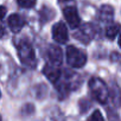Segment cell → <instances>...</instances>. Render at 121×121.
<instances>
[{"mask_svg":"<svg viewBox=\"0 0 121 121\" xmlns=\"http://www.w3.org/2000/svg\"><path fill=\"white\" fill-rule=\"evenodd\" d=\"M17 50H18L19 59L24 65L30 67V68L36 65L37 59H36L35 50L27 40H20L17 45Z\"/></svg>","mask_w":121,"mask_h":121,"instance_id":"obj_1","label":"cell"},{"mask_svg":"<svg viewBox=\"0 0 121 121\" xmlns=\"http://www.w3.org/2000/svg\"><path fill=\"white\" fill-rule=\"evenodd\" d=\"M89 89H90V93H91L93 97L97 102H100V103H106L107 102L109 93H108V88H107L106 83L101 78H99V77L90 78Z\"/></svg>","mask_w":121,"mask_h":121,"instance_id":"obj_2","label":"cell"},{"mask_svg":"<svg viewBox=\"0 0 121 121\" xmlns=\"http://www.w3.org/2000/svg\"><path fill=\"white\" fill-rule=\"evenodd\" d=\"M67 62L73 68H82L87 63V55L74 45L67 48Z\"/></svg>","mask_w":121,"mask_h":121,"instance_id":"obj_3","label":"cell"},{"mask_svg":"<svg viewBox=\"0 0 121 121\" xmlns=\"http://www.w3.org/2000/svg\"><path fill=\"white\" fill-rule=\"evenodd\" d=\"M52 38L59 44H64L68 42L69 35H68V29L64 23L58 22L52 26Z\"/></svg>","mask_w":121,"mask_h":121,"instance_id":"obj_4","label":"cell"},{"mask_svg":"<svg viewBox=\"0 0 121 121\" xmlns=\"http://www.w3.org/2000/svg\"><path fill=\"white\" fill-rule=\"evenodd\" d=\"M63 14L65 17V20L68 22V24L70 25V27L73 29H77L80 26V16H78V12L77 10L74 7V6H67L64 7L63 10Z\"/></svg>","mask_w":121,"mask_h":121,"instance_id":"obj_5","label":"cell"},{"mask_svg":"<svg viewBox=\"0 0 121 121\" xmlns=\"http://www.w3.org/2000/svg\"><path fill=\"white\" fill-rule=\"evenodd\" d=\"M75 36H76V38L80 39L81 42L88 43V42H90V40L94 38V36H95V29H94V26H91L90 24H86V25H83V26L77 31V33H76Z\"/></svg>","mask_w":121,"mask_h":121,"instance_id":"obj_6","label":"cell"},{"mask_svg":"<svg viewBox=\"0 0 121 121\" xmlns=\"http://www.w3.org/2000/svg\"><path fill=\"white\" fill-rule=\"evenodd\" d=\"M48 58L53 65H59L63 60V52L59 46L50 45L48 49Z\"/></svg>","mask_w":121,"mask_h":121,"instance_id":"obj_7","label":"cell"},{"mask_svg":"<svg viewBox=\"0 0 121 121\" xmlns=\"http://www.w3.org/2000/svg\"><path fill=\"white\" fill-rule=\"evenodd\" d=\"M7 24H9L11 31L14 32V33H17V32H19V31L24 27V25H25V19H24L20 14H16V13H14V14H11V16L9 17Z\"/></svg>","mask_w":121,"mask_h":121,"instance_id":"obj_8","label":"cell"},{"mask_svg":"<svg viewBox=\"0 0 121 121\" xmlns=\"http://www.w3.org/2000/svg\"><path fill=\"white\" fill-rule=\"evenodd\" d=\"M43 73H44V75L46 76V78H48L50 82H52V83L58 82V80H59V77H60V70L58 69V65H53V64H51V65H45Z\"/></svg>","mask_w":121,"mask_h":121,"instance_id":"obj_9","label":"cell"},{"mask_svg":"<svg viewBox=\"0 0 121 121\" xmlns=\"http://www.w3.org/2000/svg\"><path fill=\"white\" fill-rule=\"evenodd\" d=\"M114 17V9L109 5H103L99 11V18L101 22H112Z\"/></svg>","mask_w":121,"mask_h":121,"instance_id":"obj_10","label":"cell"},{"mask_svg":"<svg viewBox=\"0 0 121 121\" xmlns=\"http://www.w3.org/2000/svg\"><path fill=\"white\" fill-rule=\"evenodd\" d=\"M119 31H120V25L117 23H114L112 25H109L106 30V36L109 38V39H114L117 35H119Z\"/></svg>","mask_w":121,"mask_h":121,"instance_id":"obj_11","label":"cell"},{"mask_svg":"<svg viewBox=\"0 0 121 121\" xmlns=\"http://www.w3.org/2000/svg\"><path fill=\"white\" fill-rule=\"evenodd\" d=\"M18 1V5L22 6V7H25V9H31L36 5L37 0H17Z\"/></svg>","mask_w":121,"mask_h":121,"instance_id":"obj_12","label":"cell"},{"mask_svg":"<svg viewBox=\"0 0 121 121\" xmlns=\"http://www.w3.org/2000/svg\"><path fill=\"white\" fill-rule=\"evenodd\" d=\"M88 121H104V119H103V116H102V114H101L100 110H95L90 115V117H89Z\"/></svg>","mask_w":121,"mask_h":121,"instance_id":"obj_13","label":"cell"},{"mask_svg":"<svg viewBox=\"0 0 121 121\" xmlns=\"http://www.w3.org/2000/svg\"><path fill=\"white\" fill-rule=\"evenodd\" d=\"M5 14H6V9L4 6H0V20L5 17Z\"/></svg>","mask_w":121,"mask_h":121,"instance_id":"obj_14","label":"cell"},{"mask_svg":"<svg viewBox=\"0 0 121 121\" xmlns=\"http://www.w3.org/2000/svg\"><path fill=\"white\" fill-rule=\"evenodd\" d=\"M4 35H5V27H4L1 24H0V38H1Z\"/></svg>","mask_w":121,"mask_h":121,"instance_id":"obj_15","label":"cell"},{"mask_svg":"<svg viewBox=\"0 0 121 121\" xmlns=\"http://www.w3.org/2000/svg\"><path fill=\"white\" fill-rule=\"evenodd\" d=\"M59 1H67V0H59Z\"/></svg>","mask_w":121,"mask_h":121,"instance_id":"obj_16","label":"cell"},{"mask_svg":"<svg viewBox=\"0 0 121 121\" xmlns=\"http://www.w3.org/2000/svg\"><path fill=\"white\" fill-rule=\"evenodd\" d=\"M0 121H1V116H0Z\"/></svg>","mask_w":121,"mask_h":121,"instance_id":"obj_17","label":"cell"}]
</instances>
